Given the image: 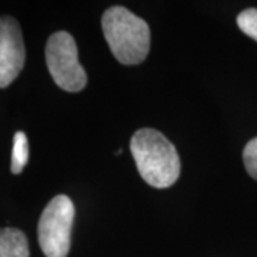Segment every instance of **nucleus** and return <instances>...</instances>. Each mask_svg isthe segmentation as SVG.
I'll return each mask as SVG.
<instances>
[{
	"label": "nucleus",
	"mask_w": 257,
	"mask_h": 257,
	"mask_svg": "<svg viewBox=\"0 0 257 257\" xmlns=\"http://www.w3.org/2000/svg\"><path fill=\"white\" fill-rule=\"evenodd\" d=\"M130 152L139 173L152 187L167 189L180 176V157L165 135L155 128H140L130 140Z\"/></svg>",
	"instance_id": "f257e3e1"
},
{
	"label": "nucleus",
	"mask_w": 257,
	"mask_h": 257,
	"mask_svg": "<svg viewBox=\"0 0 257 257\" xmlns=\"http://www.w3.org/2000/svg\"><path fill=\"white\" fill-rule=\"evenodd\" d=\"M103 35L113 56L121 64L142 63L150 50V28L123 6H113L101 18Z\"/></svg>",
	"instance_id": "f03ea898"
},
{
	"label": "nucleus",
	"mask_w": 257,
	"mask_h": 257,
	"mask_svg": "<svg viewBox=\"0 0 257 257\" xmlns=\"http://www.w3.org/2000/svg\"><path fill=\"white\" fill-rule=\"evenodd\" d=\"M73 220L74 204L67 196L59 194L49 202L37 226V239L45 256L67 257Z\"/></svg>",
	"instance_id": "7ed1b4c3"
},
{
	"label": "nucleus",
	"mask_w": 257,
	"mask_h": 257,
	"mask_svg": "<svg viewBox=\"0 0 257 257\" xmlns=\"http://www.w3.org/2000/svg\"><path fill=\"white\" fill-rule=\"evenodd\" d=\"M46 64L55 83L66 92L76 93L87 84V74L79 62L77 46L67 32H56L46 43Z\"/></svg>",
	"instance_id": "20e7f679"
},
{
	"label": "nucleus",
	"mask_w": 257,
	"mask_h": 257,
	"mask_svg": "<svg viewBox=\"0 0 257 257\" xmlns=\"http://www.w3.org/2000/svg\"><path fill=\"white\" fill-rule=\"evenodd\" d=\"M26 50L18 20L0 16V89L16 80L25 67Z\"/></svg>",
	"instance_id": "39448f33"
},
{
	"label": "nucleus",
	"mask_w": 257,
	"mask_h": 257,
	"mask_svg": "<svg viewBox=\"0 0 257 257\" xmlns=\"http://www.w3.org/2000/svg\"><path fill=\"white\" fill-rule=\"evenodd\" d=\"M26 234L15 227L0 229V257H29Z\"/></svg>",
	"instance_id": "423d86ee"
},
{
	"label": "nucleus",
	"mask_w": 257,
	"mask_h": 257,
	"mask_svg": "<svg viewBox=\"0 0 257 257\" xmlns=\"http://www.w3.org/2000/svg\"><path fill=\"white\" fill-rule=\"evenodd\" d=\"M29 160L28 138L23 132H18L13 138V150H12V166L10 170L13 175L22 173Z\"/></svg>",
	"instance_id": "0eeeda50"
},
{
	"label": "nucleus",
	"mask_w": 257,
	"mask_h": 257,
	"mask_svg": "<svg viewBox=\"0 0 257 257\" xmlns=\"http://www.w3.org/2000/svg\"><path fill=\"white\" fill-rule=\"evenodd\" d=\"M237 26L244 35L257 42V9L243 10L237 16Z\"/></svg>",
	"instance_id": "6e6552de"
},
{
	"label": "nucleus",
	"mask_w": 257,
	"mask_h": 257,
	"mask_svg": "<svg viewBox=\"0 0 257 257\" xmlns=\"http://www.w3.org/2000/svg\"><path fill=\"white\" fill-rule=\"evenodd\" d=\"M243 162L247 173L257 180V138L251 139L243 150Z\"/></svg>",
	"instance_id": "1a4fd4ad"
}]
</instances>
